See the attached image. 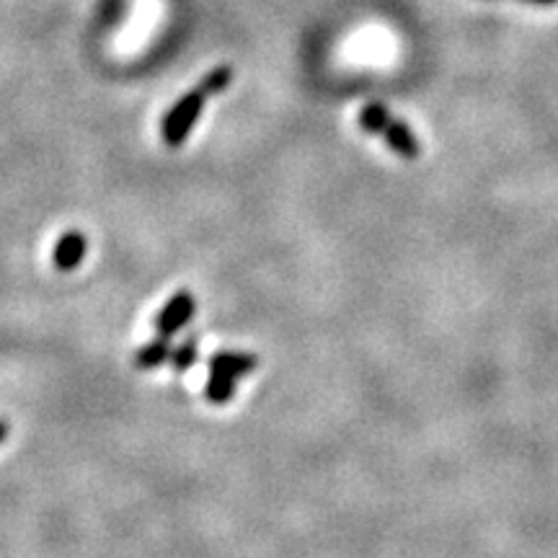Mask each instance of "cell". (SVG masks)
<instances>
[{
  "instance_id": "6da1fadb",
  "label": "cell",
  "mask_w": 558,
  "mask_h": 558,
  "mask_svg": "<svg viewBox=\"0 0 558 558\" xmlns=\"http://www.w3.org/2000/svg\"><path fill=\"white\" fill-rule=\"evenodd\" d=\"M360 127L365 132L383 137L385 145H388L393 153L401 155V158H416V155L422 153V145H419L416 132L411 130L403 119L393 117V114L388 112L383 104H378V101L362 106Z\"/></svg>"
},
{
  "instance_id": "7a4b0ae2",
  "label": "cell",
  "mask_w": 558,
  "mask_h": 558,
  "mask_svg": "<svg viewBox=\"0 0 558 558\" xmlns=\"http://www.w3.org/2000/svg\"><path fill=\"white\" fill-rule=\"evenodd\" d=\"M207 99H210V93H207V88L199 83L194 91L181 96V99L171 106V112L163 117V127H161L163 140H166L171 148H179L186 137H189V132H192L194 122H197L199 114H202V106H205Z\"/></svg>"
},
{
  "instance_id": "3957f363",
  "label": "cell",
  "mask_w": 558,
  "mask_h": 558,
  "mask_svg": "<svg viewBox=\"0 0 558 558\" xmlns=\"http://www.w3.org/2000/svg\"><path fill=\"white\" fill-rule=\"evenodd\" d=\"M194 310H197V303H194L192 292H176L174 298L166 303V308L158 313V318H155V331L161 336H166V339H171L181 326H186V323L192 321Z\"/></svg>"
},
{
  "instance_id": "277c9868",
  "label": "cell",
  "mask_w": 558,
  "mask_h": 558,
  "mask_svg": "<svg viewBox=\"0 0 558 558\" xmlns=\"http://www.w3.org/2000/svg\"><path fill=\"white\" fill-rule=\"evenodd\" d=\"M86 248H88L86 236L70 230V233H65V236L57 241L52 261H55L57 269H62V272H70V269H75L83 259H86Z\"/></svg>"
},
{
  "instance_id": "5b68a950",
  "label": "cell",
  "mask_w": 558,
  "mask_h": 558,
  "mask_svg": "<svg viewBox=\"0 0 558 558\" xmlns=\"http://www.w3.org/2000/svg\"><path fill=\"white\" fill-rule=\"evenodd\" d=\"M254 367H256L254 354H243V352H220L210 360L212 372H217V375H228V378L233 380L248 375Z\"/></svg>"
},
{
  "instance_id": "8992f818",
  "label": "cell",
  "mask_w": 558,
  "mask_h": 558,
  "mask_svg": "<svg viewBox=\"0 0 558 558\" xmlns=\"http://www.w3.org/2000/svg\"><path fill=\"white\" fill-rule=\"evenodd\" d=\"M171 354H174V347H171V341L166 339V336H161V339L150 341V344H145L143 349H137L135 354V362L137 367H158L163 365L166 360H171Z\"/></svg>"
},
{
  "instance_id": "52a82bcc",
  "label": "cell",
  "mask_w": 558,
  "mask_h": 558,
  "mask_svg": "<svg viewBox=\"0 0 558 558\" xmlns=\"http://www.w3.org/2000/svg\"><path fill=\"white\" fill-rule=\"evenodd\" d=\"M233 393H236V380L228 378V375H217V372H212L210 380H207L205 385V396L210 398L212 403H225L233 398Z\"/></svg>"
},
{
  "instance_id": "ba28073f",
  "label": "cell",
  "mask_w": 558,
  "mask_h": 558,
  "mask_svg": "<svg viewBox=\"0 0 558 558\" xmlns=\"http://www.w3.org/2000/svg\"><path fill=\"white\" fill-rule=\"evenodd\" d=\"M171 362H174L176 370H186L197 362V339H186L179 349H174L171 354Z\"/></svg>"
},
{
  "instance_id": "9c48e42d",
  "label": "cell",
  "mask_w": 558,
  "mask_h": 558,
  "mask_svg": "<svg viewBox=\"0 0 558 558\" xmlns=\"http://www.w3.org/2000/svg\"><path fill=\"white\" fill-rule=\"evenodd\" d=\"M520 3H530V6H556L558 0H520Z\"/></svg>"
},
{
  "instance_id": "30bf717a",
  "label": "cell",
  "mask_w": 558,
  "mask_h": 558,
  "mask_svg": "<svg viewBox=\"0 0 558 558\" xmlns=\"http://www.w3.org/2000/svg\"><path fill=\"white\" fill-rule=\"evenodd\" d=\"M6 437H8V424L0 422V442H6Z\"/></svg>"
}]
</instances>
